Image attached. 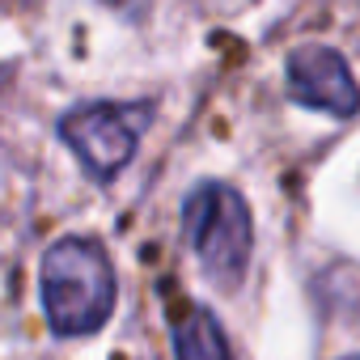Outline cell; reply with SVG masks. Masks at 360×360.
I'll list each match as a JSON object with an SVG mask.
<instances>
[{
    "mask_svg": "<svg viewBox=\"0 0 360 360\" xmlns=\"http://www.w3.org/2000/svg\"><path fill=\"white\" fill-rule=\"evenodd\" d=\"M183 233L217 288H238L246 280L255 225L246 200L229 183H200L183 200Z\"/></svg>",
    "mask_w": 360,
    "mask_h": 360,
    "instance_id": "2",
    "label": "cell"
},
{
    "mask_svg": "<svg viewBox=\"0 0 360 360\" xmlns=\"http://www.w3.org/2000/svg\"><path fill=\"white\" fill-rule=\"evenodd\" d=\"M174 360H233L229 339L212 318V309L187 305L174 318Z\"/></svg>",
    "mask_w": 360,
    "mask_h": 360,
    "instance_id": "5",
    "label": "cell"
},
{
    "mask_svg": "<svg viewBox=\"0 0 360 360\" xmlns=\"http://www.w3.org/2000/svg\"><path fill=\"white\" fill-rule=\"evenodd\" d=\"M347 360H360V356H347Z\"/></svg>",
    "mask_w": 360,
    "mask_h": 360,
    "instance_id": "6",
    "label": "cell"
},
{
    "mask_svg": "<svg viewBox=\"0 0 360 360\" xmlns=\"http://www.w3.org/2000/svg\"><path fill=\"white\" fill-rule=\"evenodd\" d=\"M148 123L153 102H81L68 115H60L56 136L72 148V157L94 183H110L136 157Z\"/></svg>",
    "mask_w": 360,
    "mask_h": 360,
    "instance_id": "3",
    "label": "cell"
},
{
    "mask_svg": "<svg viewBox=\"0 0 360 360\" xmlns=\"http://www.w3.org/2000/svg\"><path fill=\"white\" fill-rule=\"evenodd\" d=\"M288 72V94L292 102L335 115V119H352L360 110V85L352 77V64L335 51V47H297L284 64Z\"/></svg>",
    "mask_w": 360,
    "mask_h": 360,
    "instance_id": "4",
    "label": "cell"
},
{
    "mask_svg": "<svg viewBox=\"0 0 360 360\" xmlns=\"http://www.w3.org/2000/svg\"><path fill=\"white\" fill-rule=\"evenodd\" d=\"M39 292H43V314L47 326L60 339H81L94 335L110 322L115 314V263L94 238H60L47 246L43 267H39Z\"/></svg>",
    "mask_w": 360,
    "mask_h": 360,
    "instance_id": "1",
    "label": "cell"
}]
</instances>
